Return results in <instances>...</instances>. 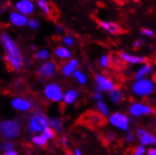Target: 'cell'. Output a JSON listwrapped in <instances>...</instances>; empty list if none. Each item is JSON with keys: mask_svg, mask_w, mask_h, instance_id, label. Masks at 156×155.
<instances>
[{"mask_svg": "<svg viewBox=\"0 0 156 155\" xmlns=\"http://www.w3.org/2000/svg\"><path fill=\"white\" fill-rule=\"evenodd\" d=\"M0 41L5 52V61L8 68L12 71H17L24 65V59L17 43L6 33L0 36Z\"/></svg>", "mask_w": 156, "mask_h": 155, "instance_id": "1", "label": "cell"}, {"mask_svg": "<svg viewBox=\"0 0 156 155\" xmlns=\"http://www.w3.org/2000/svg\"><path fill=\"white\" fill-rule=\"evenodd\" d=\"M48 127H50L49 119L41 110H36L31 115L27 123V128L30 132H43Z\"/></svg>", "mask_w": 156, "mask_h": 155, "instance_id": "2", "label": "cell"}, {"mask_svg": "<svg viewBox=\"0 0 156 155\" xmlns=\"http://www.w3.org/2000/svg\"><path fill=\"white\" fill-rule=\"evenodd\" d=\"M21 121L20 119H9L0 122V132L4 138L14 139L21 134Z\"/></svg>", "mask_w": 156, "mask_h": 155, "instance_id": "3", "label": "cell"}, {"mask_svg": "<svg viewBox=\"0 0 156 155\" xmlns=\"http://www.w3.org/2000/svg\"><path fill=\"white\" fill-rule=\"evenodd\" d=\"M133 92L139 97L150 96L154 90V84L152 80L149 78H144L142 80L136 81L132 86Z\"/></svg>", "mask_w": 156, "mask_h": 155, "instance_id": "4", "label": "cell"}, {"mask_svg": "<svg viewBox=\"0 0 156 155\" xmlns=\"http://www.w3.org/2000/svg\"><path fill=\"white\" fill-rule=\"evenodd\" d=\"M43 94L48 101L55 102V103H58L62 101L64 96L61 86L55 83H50L44 87Z\"/></svg>", "mask_w": 156, "mask_h": 155, "instance_id": "5", "label": "cell"}, {"mask_svg": "<svg viewBox=\"0 0 156 155\" xmlns=\"http://www.w3.org/2000/svg\"><path fill=\"white\" fill-rule=\"evenodd\" d=\"M82 120L85 124L92 128L105 126L106 123V119L103 115L93 111H88L86 114H84L82 116Z\"/></svg>", "mask_w": 156, "mask_h": 155, "instance_id": "6", "label": "cell"}, {"mask_svg": "<svg viewBox=\"0 0 156 155\" xmlns=\"http://www.w3.org/2000/svg\"><path fill=\"white\" fill-rule=\"evenodd\" d=\"M95 81H96L95 90L99 93L111 91L115 88V84L113 83V81L104 74H96Z\"/></svg>", "mask_w": 156, "mask_h": 155, "instance_id": "7", "label": "cell"}, {"mask_svg": "<svg viewBox=\"0 0 156 155\" xmlns=\"http://www.w3.org/2000/svg\"><path fill=\"white\" fill-rule=\"evenodd\" d=\"M109 122L114 127H116L121 131H127L129 128L130 119L126 115L119 113V112H117V113H114L110 116Z\"/></svg>", "mask_w": 156, "mask_h": 155, "instance_id": "8", "label": "cell"}, {"mask_svg": "<svg viewBox=\"0 0 156 155\" xmlns=\"http://www.w3.org/2000/svg\"><path fill=\"white\" fill-rule=\"evenodd\" d=\"M129 112L133 117H142L152 115L155 112V110L153 107L144 104H133L130 106Z\"/></svg>", "mask_w": 156, "mask_h": 155, "instance_id": "9", "label": "cell"}, {"mask_svg": "<svg viewBox=\"0 0 156 155\" xmlns=\"http://www.w3.org/2000/svg\"><path fill=\"white\" fill-rule=\"evenodd\" d=\"M136 137L143 147L156 145V136L143 128H138L136 130Z\"/></svg>", "mask_w": 156, "mask_h": 155, "instance_id": "10", "label": "cell"}, {"mask_svg": "<svg viewBox=\"0 0 156 155\" xmlns=\"http://www.w3.org/2000/svg\"><path fill=\"white\" fill-rule=\"evenodd\" d=\"M37 73L41 77H43V78H50V77H52L55 73V65L50 61L44 62L38 69Z\"/></svg>", "mask_w": 156, "mask_h": 155, "instance_id": "11", "label": "cell"}, {"mask_svg": "<svg viewBox=\"0 0 156 155\" xmlns=\"http://www.w3.org/2000/svg\"><path fill=\"white\" fill-rule=\"evenodd\" d=\"M12 105L18 111H28L32 108V103L30 100L21 97H16L12 99Z\"/></svg>", "mask_w": 156, "mask_h": 155, "instance_id": "12", "label": "cell"}, {"mask_svg": "<svg viewBox=\"0 0 156 155\" xmlns=\"http://www.w3.org/2000/svg\"><path fill=\"white\" fill-rule=\"evenodd\" d=\"M98 24L102 28H104L105 30H106L107 32L111 33V34H113V35H119V34H121V33L124 32V30L122 29L119 25L112 23V22L99 20Z\"/></svg>", "mask_w": 156, "mask_h": 155, "instance_id": "13", "label": "cell"}, {"mask_svg": "<svg viewBox=\"0 0 156 155\" xmlns=\"http://www.w3.org/2000/svg\"><path fill=\"white\" fill-rule=\"evenodd\" d=\"M15 8L18 12H21V14H23V15L31 14L34 12V9H35L33 2L29 1V0H21V1H18L15 4Z\"/></svg>", "mask_w": 156, "mask_h": 155, "instance_id": "14", "label": "cell"}, {"mask_svg": "<svg viewBox=\"0 0 156 155\" xmlns=\"http://www.w3.org/2000/svg\"><path fill=\"white\" fill-rule=\"evenodd\" d=\"M79 66V62L77 59H71L69 62H67L61 70L62 75L65 77H70L73 73L76 72V69Z\"/></svg>", "mask_w": 156, "mask_h": 155, "instance_id": "15", "label": "cell"}, {"mask_svg": "<svg viewBox=\"0 0 156 155\" xmlns=\"http://www.w3.org/2000/svg\"><path fill=\"white\" fill-rule=\"evenodd\" d=\"M9 21H10V23L15 26H24L27 24V22H28L26 15H23V14H21L17 12H13L10 13Z\"/></svg>", "mask_w": 156, "mask_h": 155, "instance_id": "16", "label": "cell"}, {"mask_svg": "<svg viewBox=\"0 0 156 155\" xmlns=\"http://www.w3.org/2000/svg\"><path fill=\"white\" fill-rule=\"evenodd\" d=\"M119 58L130 64H137V63H145L147 61V58L145 57H136V56H133V55H129L125 52H120L119 54Z\"/></svg>", "mask_w": 156, "mask_h": 155, "instance_id": "17", "label": "cell"}, {"mask_svg": "<svg viewBox=\"0 0 156 155\" xmlns=\"http://www.w3.org/2000/svg\"><path fill=\"white\" fill-rule=\"evenodd\" d=\"M151 72H152V67H151V65L150 63H146V64H144L142 67L137 71V72L135 75V78L136 79V81L142 80L147 75H150Z\"/></svg>", "mask_w": 156, "mask_h": 155, "instance_id": "18", "label": "cell"}, {"mask_svg": "<svg viewBox=\"0 0 156 155\" xmlns=\"http://www.w3.org/2000/svg\"><path fill=\"white\" fill-rule=\"evenodd\" d=\"M123 93L121 92V90L118 87H115L114 90H112L109 92V100L113 104H120L122 101H123Z\"/></svg>", "mask_w": 156, "mask_h": 155, "instance_id": "19", "label": "cell"}, {"mask_svg": "<svg viewBox=\"0 0 156 155\" xmlns=\"http://www.w3.org/2000/svg\"><path fill=\"white\" fill-rule=\"evenodd\" d=\"M38 5L40 7V9L42 10V12L44 14H46L48 17L54 18V10H53V7L50 5L49 2L44 1V0H39L38 1Z\"/></svg>", "mask_w": 156, "mask_h": 155, "instance_id": "20", "label": "cell"}, {"mask_svg": "<svg viewBox=\"0 0 156 155\" xmlns=\"http://www.w3.org/2000/svg\"><path fill=\"white\" fill-rule=\"evenodd\" d=\"M78 95H79V93H78V91L75 90H70L68 91H66L64 96H63L64 102L67 104H71L74 103V101L77 99Z\"/></svg>", "mask_w": 156, "mask_h": 155, "instance_id": "21", "label": "cell"}, {"mask_svg": "<svg viewBox=\"0 0 156 155\" xmlns=\"http://www.w3.org/2000/svg\"><path fill=\"white\" fill-rule=\"evenodd\" d=\"M55 56L58 58H61V59H67L71 57V52L66 47L58 46L55 49Z\"/></svg>", "mask_w": 156, "mask_h": 155, "instance_id": "22", "label": "cell"}, {"mask_svg": "<svg viewBox=\"0 0 156 155\" xmlns=\"http://www.w3.org/2000/svg\"><path fill=\"white\" fill-rule=\"evenodd\" d=\"M31 141L35 144L37 146H40V147H46L47 145V141L48 139L45 137L43 134L42 135H39V136H32L31 138Z\"/></svg>", "mask_w": 156, "mask_h": 155, "instance_id": "23", "label": "cell"}, {"mask_svg": "<svg viewBox=\"0 0 156 155\" xmlns=\"http://www.w3.org/2000/svg\"><path fill=\"white\" fill-rule=\"evenodd\" d=\"M49 124L55 132H61L63 130V122H62V120L58 118L49 119Z\"/></svg>", "mask_w": 156, "mask_h": 155, "instance_id": "24", "label": "cell"}, {"mask_svg": "<svg viewBox=\"0 0 156 155\" xmlns=\"http://www.w3.org/2000/svg\"><path fill=\"white\" fill-rule=\"evenodd\" d=\"M97 107H98V110L100 111V114L103 115L104 117H107V116L109 115V109H108V106H107L103 101L98 102Z\"/></svg>", "mask_w": 156, "mask_h": 155, "instance_id": "25", "label": "cell"}, {"mask_svg": "<svg viewBox=\"0 0 156 155\" xmlns=\"http://www.w3.org/2000/svg\"><path fill=\"white\" fill-rule=\"evenodd\" d=\"M73 75H74L75 78L77 79L78 83L81 84V85H85V84L87 83V76H86L83 72H79V71H76V72L73 73Z\"/></svg>", "mask_w": 156, "mask_h": 155, "instance_id": "26", "label": "cell"}, {"mask_svg": "<svg viewBox=\"0 0 156 155\" xmlns=\"http://www.w3.org/2000/svg\"><path fill=\"white\" fill-rule=\"evenodd\" d=\"M34 58L36 59H47L49 58V52L45 49L40 50L34 55Z\"/></svg>", "mask_w": 156, "mask_h": 155, "instance_id": "27", "label": "cell"}, {"mask_svg": "<svg viewBox=\"0 0 156 155\" xmlns=\"http://www.w3.org/2000/svg\"><path fill=\"white\" fill-rule=\"evenodd\" d=\"M14 143L12 142V141H5L1 144V150L5 152L7 151H9V150H13L14 149Z\"/></svg>", "mask_w": 156, "mask_h": 155, "instance_id": "28", "label": "cell"}, {"mask_svg": "<svg viewBox=\"0 0 156 155\" xmlns=\"http://www.w3.org/2000/svg\"><path fill=\"white\" fill-rule=\"evenodd\" d=\"M100 65L102 66L103 68H108L111 66V61H110V58L107 55H104V56L100 59Z\"/></svg>", "mask_w": 156, "mask_h": 155, "instance_id": "29", "label": "cell"}, {"mask_svg": "<svg viewBox=\"0 0 156 155\" xmlns=\"http://www.w3.org/2000/svg\"><path fill=\"white\" fill-rule=\"evenodd\" d=\"M42 134L45 136V137L49 140V139H54L55 138V132L53 129H51L50 127L46 128L45 130L43 131Z\"/></svg>", "mask_w": 156, "mask_h": 155, "instance_id": "30", "label": "cell"}, {"mask_svg": "<svg viewBox=\"0 0 156 155\" xmlns=\"http://www.w3.org/2000/svg\"><path fill=\"white\" fill-rule=\"evenodd\" d=\"M145 152H146V150H145L143 146L136 147L133 150V155H144Z\"/></svg>", "mask_w": 156, "mask_h": 155, "instance_id": "31", "label": "cell"}, {"mask_svg": "<svg viewBox=\"0 0 156 155\" xmlns=\"http://www.w3.org/2000/svg\"><path fill=\"white\" fill-rule=\"evenodd\" d=\"M27 26L30 27V28H33V29H38L39 28V23L36 21V20H34V19H30V20H28V22H27Z\"/></svg>", "mask_w": 156, "mask_h": 155, "instance_id": "32", "label": "cell"}, {"mask_svg": "<svg viewBox=\"0 0 156 155\" xmlns=\"http://www.w3.org/2000/svg\"><path fill=\"white\" fill-rule=\"evenodd\" d=\"M141 33L143 35H145V36H148V37H153L154 36V33L151 30V29H149V28H142L141 29Z\"/></svg>", "mask_w": 156, "mask_h": 155, "instance_id": "33", "label": "cell"}, {"mask_svg": "<svg viewBox=\"0 0 156 155\" xmlns=\"http://www.w3.org/2000/svg\"><path fill=\"white\" fill-rule=\"evenodd\" d=\"M63 41H64L65 44H67V45H73V39L72 37H70V36L64 37Z\"/></svg>", "mask_w": 156, "mask_h": 155, "instance_id": "34", "label": "cell"}, {"mask_svg": "<svg viewBox=\"0 0 156 155\" xmlns=\"http://www.w3.org/2000/svg\"><path fill=\"white\" fill-rule=\"evenodd\" d=\"M93 99L94 100H96V101H98V102H100V101H102V98H103V95L101 94V93H99V92H96V93H94L93 94Z\"/></svg>", "mask_w": 156, "mask_h": 155, "instance_id": "35", "label": "cell"}, {"mask_svg": "<svg viewBox=\"0 0 156 155\" xmlns=\"http://www.w3.org/2000/svg\"><path fill=\"white\" fill-rule=\"evenodd\" d=\"M61 144H62V146L64 147V148H67L68 147V139H67V137H65V136H63V137H61Z\"/></svg>", "mask_w": 156, "mask_h": 155, "instance_id": "36", "label": "cell"}, {"mask_svg": "<svg viewBox=\"0 0 156 155\" xmlns=\"http://www.w3.org/2000/svg\"><path fill=\"white\" fill-rule=\"evenodd\" d=\"M125 140L127 141V142H132L133 140V135L132 134V132H128L127 134V136H126V137H125Z\"/></svg>", "mask_w": 156, "mask_h": 155, "instance_id": "37", "label": "cell"}, {"mask_svg": "<svg viewBox=\"0 0 156 155\" xmlns=\"http://www.w3.org/2000/svg\"><path fill=\"white\" fill-rule=\"evenodd\" d=\"M148 155H156V149L151 148V149L148 150Z\"/></svg>", "mask_w": 156, "mask_h": 155, "instance_id": "38", "label": "cell"}, {"mask_svg": "<svg viewBox=\"0 0 156 155\" xmlns=\"http://www.w3.org/2000/svg\"><path fill=\"white\" fill-rule=\"evenodd\" d=\"M4 155H19V153L15 150H9V151H7L5 152Z\"/></svg>", "mask_w": 156, "mask_h": 155, "instance_id": "39", "label": "cell"}, {"mask_svg": "<svg viewBox=\"0 0 156 155\" xmlns=\"http://www.w3.org/2000/svg\"><path fill=\"white\" fill-rule=\"evenodd\" d=\"M140 45H141V42H140V41H136L135 43H133V47H135L136 49V48H138Z\"/></svg>", "mask_w": 156, "mask_h": 155, "instance_id": "40", "label": "cell"}, {"mask_svg": "<svg viewBox=\"0 0 156 155\" xmlns=\"http://www.w3.org/2000/svg\"><path fill=\"white\" fill-rule=\"evenodd\" d=\"M55 27H57V30L58 31V32H61L63 29H62V26H59V25H57V26H55Z\"/></svg>", "mask_w": 156, "mask_h": 155, "instance_id": "41", "label": "cell"}, {"mask_svg": "<svg viewBox=\"0 0 156 155\" xmlns=\"http://www.w3.org/2000/svg\"><path fill=\"white\" fill-rule=\"evenodd\" d=\"M74 154L75 155H82V153H81V151L79 150H74Z\"/></svg>", "mask_w": 156, "mask_h": 155, "instance_id": "42", "label": "cell"}, {"mask_svg": "<svg viewBox=\"0 0 156 155\" xmlns=\"http://www.w3.org/2000/svg\"><path fill=\"white\" fill-rule=\"evenodd\" d=\"M31 49H32V50H36V46H34V45H31Z\"/></svg>", "mask_w": 156, "mask_h": 155, "instance_id": "43", "label": "cell"}, {"mask_svg": "<svg viewBox=\"0 0 156 155\" xmlns=\"http://www.w3.org/2000/svg\"><path fill=\"white\" fill-rule=\"evenodd\" d=\"M66 155H73L71 152H66Z\"/></svg>", "mask_w": 156, "mask_h": 155, "instance_id": "44", "label": "cell"}, {"mask_svg": "<svg viewBox=\"0 0 156 155\" xmlns=\"http://www.w3.org/2000/svg\"><path fill=\"white\" fill-rule=\"evenodd\" d=\"M154 125H155V127H156V118H155V120H154Z\"/></svg>", "mask_w": 156, "mask_h": 155, "instance_id": "45", "label": "cell"}, {"mask_svg": "<svg viewBox=\"0 0 156 155\" xmlns=\"http://www.w3.org/2000/svg\"><path fill=\"white\" fill-rule=\"evenodd\" d=\"M154 62H155V65H156V58H155V60H154Z\"/></svg>", "mask_w": 156, "mask_h": 155, "instance_id": "46", "label": "cell"}, {"mask_svg": "<svg viewBox=\"0 0 156 155\" xmlns=\"http://www.w3.org/2000/svg\"><path fill=\"white\" fill-rule=\"evenodd\" d=\"M0 155H1V153H0Z\"/></svg>", "mask_w": 156, "mask_h": 155, "instance_id": "47", "label": "cell"}]
</instances>
